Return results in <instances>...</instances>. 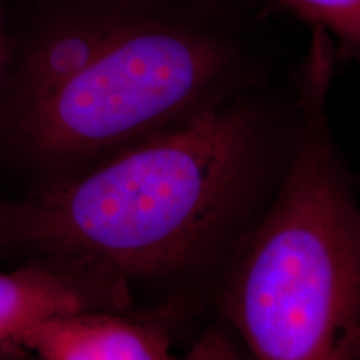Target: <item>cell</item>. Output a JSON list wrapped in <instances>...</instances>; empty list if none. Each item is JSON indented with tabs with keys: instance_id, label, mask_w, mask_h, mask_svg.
<instances>
[{
	"instance_id": "cell-1",
	"label": "cell",
	"mask_w": 360,
	"mask_h": 360,
	"mask_svg": "<svg viewBox=\"0 0 360 360\" xmlns=\"http://www.w3.org/2000/svg\"><path fill=\"white\" fill-rule=\"evenodd\" d=\"M289 127L252 87L24 195H0V259L47 260L129 292L193 270L249 217Z\"/></svg>"
},
{
	"instance_id": "cell-2",
	"label": "cell",
	"mask_w": 360,
	"mask_h": 360,
	"mask_svg": "<svg viewBox=\"0 0 360 360\" xmlns=\"http://www.w3.org/2000/svg\"><path fill=\"white\" fill-rule=\"evenodd\" d=\"M337 45L312 29L285 169L224 295L252 360H360V204L328 115Z\"/></svg>"
},
{
	"instance_id": "cell-3",
	"label": "cell",
	"mask_w": 360,
	"mask_h": 360,
	"mask_svg": "<svg viewBox=\"0 0 360 360\" xmlns=\"http://www.w3.org/2000/svg\"><path fill=\"white\" fill-rule=\"evenodd\" d=\"M247 30L231 4H169L4 129L0 154L35 187L259 87Z\"/></svg>"
},
{
	"instance_id": "cell-4",
	"label": "cell",
	"mask_w": 360,
	"mask_h": 360,
	"mask_svg": "<svg viewBox=\"0 0 360 360\" xmlns=\"http://www.w3.org/2000/svg\"><path fill=\"white\" fill-rule=\"evenodd\" d=\"M172 2L182 0H39L20 30L7 27L0 132Z\"/></svg>"
},
{
	"instance_id": "cell-5",
	"label": "cell",
	"mask_w": 360,
	"mask_h": 360,
	"mask_svg": "<svg viewBox=\"0 0 360 360\" xmlns=\"http://www.w3.org/2000/svg\"><path fill=\"white\" fill-rule=\"evenodd\" d=\"M17 345L34 360H177L159 323L117 310H80L45 319Z\"/></svg>"
},
{
	"instance_id": "cell-6",
	"label": "cell",
	"mask_w": 360,
	"mask_h": 360,
	"mask_svg": "<svg viewBox=\"0 0 360 360\" xmlns=\"http://www.w3.org/2000/svg\"><path fill=\"white\" fill-rule=\"evenodd\" d=\"M130 304V292L47 260H20L0 270V345L17 344L20 335L45 319L80 310H117Z\"/></svg>"
},
{
	"instance_id": "cell-7",
	"label": "cell",
	"mask_w": 360,
	"mask_h": 360,
	"mask_svg": "<svg viewBox=\"0 0 360 360\" xmlns=\"http://www.w3.org/2000/svg\"><path fill=\"white\" fill-rule=\"evenodd\" d=\"M312 29L330 35L337 51L360 57V0H278Z\"/></svg>"
},
{
	"instance_id": "cell-8",
	"label": "cell",
	"mask_w": 360,
	"mask_h": 360,
	"mask_svg": "<svg viewBox=\"0 0 360 360\" xmlns=\"http://www.w3.org/2000/svg\"><path fill=\"white\" fill-rule=\"evenodd\" d=\"M177 360H252L244 345L227 327H210Z\"/></svg>"
},
{
	"instance_id": "cell-9",
	"label": "cell",
	"mask_w": 360,
	"mask_h": 360,
	"mask_svg": "<svg viewBox=\"0 0 360 360\" xmlns=\"http://www.w3.org/2000/svg\"><path fill=\"white\" fill-rule=\"evenodd\" d=\"M7 57V12L4 0H0V79H2L4 65Z\"/></svg>"
},
{
	"instance_id": "cell-10",
	"label": "cell",
	"mask_w": 360,
	"mask_h": 360,
	"mask_svg": "<svg viewBox=\"0 0 360 360\" xmlns=\"http://www.w3.org/2000/svg\"><path fill=\"white\" fill-rule=\"evenodd\" d=\"M0 360H34L27 350L17 344L0 345Z\"/></svg>"
},
{
	"instance_id": "cell-11",
	"label": "cell",
	"mask_w": 360,
	"mask_h": 360,
	"mask_svg": "<svg viewBox=\"0 0 360 360\" xmlns=\"http://www.w3.org/2000/svg\"><path fill=\"white\" fill-rule=\"evenodd\" d=\"M120 2H139V0H120ZM182 2H210V4H232V0H182Z\"/></svg>"
},
{
	"instance_id": "cell-12",
	"label": "cell",
	"mask_w": 360,
	"mask_h": 360,
	"mask_svg": "<svg viewBox=\"0 0 360 360\" xmlns=\"http://www.w3.org/2000/svg\"><path fill=\"white\" fill-rule=\"evenodd\" d=\"M0 195H2V193H0Z\"/></svg>"
}]
</instances>
